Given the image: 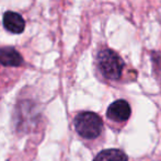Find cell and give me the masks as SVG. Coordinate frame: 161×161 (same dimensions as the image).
Segmentation results:
<instances>
[{"label":"cell","instance_id":"obj_1","mask_svg":"<svg viewBox=\"0 0 161 161\" xmlns=\"http://www.w3.org/2000/svg\"><path fill=\"white\" fill-rule=\"evenodd\" d=\"M75 128L79 136L85 139H96L102 133L103 122L93 112H81L75 117Z\"/></svg>","mask_w":161,"mask_h":161},{"label":"cell","instance_id":"obj_2","mask_svg":"<svg viewBox=\"0 0 161 161\" xmlns=\"http://www.w3.org/2000/svg\"><path fill=\"white\" fill-rule=\"evenodd\" d=\"M97 67L106 79L116 80L122 76L124 62L114 51L103 49L97 55Z\"/></svg>","mask_w":161,"mask_h":161},{"label":"cell","instance_id":"obj_3","mask_svg":"<svg viewBox=\"0 0 161 161\" xmlns=\"http://www.w3.org/2000/svg\"><path fill=\"white\" fill-rule=\"evenodd\" d=\"M106 116L113 122H126L130 117V106L125 100L113 102L106 111Z\"/></svg>","mask_w":161,"mask_h":161},{"label":"cell","instance_id":"obj_4","mask_svg":"<svg viewBox=\"0 0 161 161\" xmlns=\"http://www.w3.org/2000/svg\"><path fill=\"white\" fill-rule=\"evenodd\" d=\"M3 26L9 32L21 34L25 28V22L21 14L13 11H8L3 14Z\"/></svg>","mask_w":161,"mask_h":161},{"label":"cell","instance_id":"obj_5","mask_svg":"<svg viewBox=\"0 0 161 161\" xmlns=\"http://www.w3.org/2000/svg\"><path fill=\"white\" fill-rule=\"evenodd\" d=\"M23 63L21 54L13 47H0V64L7 67H19Z\"/></svg>","mask_w":161,"mask_h":161},{"label":"cell","instance_id":"obj_6","mask_svg":"<svg viewBox=\"0 0 161 161\" xmlns=\"http://www.w3.org/2000/svg\"><path fill=\"white\" fill-rule=\"evenodd\" d=\"M127 156L119 149H106L97 155L93 161H127Z\"/></svg>","mask_w":161,"mask_h":161}]
</instances>
